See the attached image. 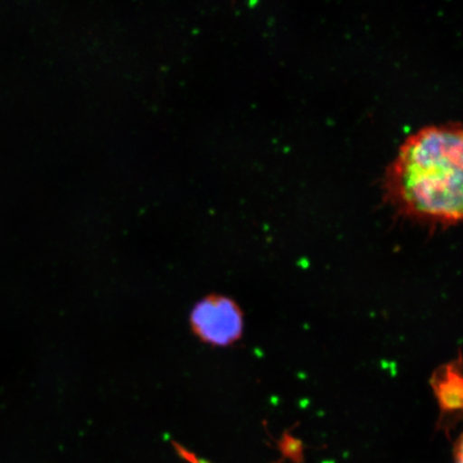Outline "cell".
<instances>
[{
	"instance_id": "cell-1",
	"label": "cell",
	"mask_w": 463,
	"mask_h": 463,
	"mask_svg": "<svg viewBox=\"0 0 463 463\" xmlns=\"http://www.w3.org/2000/svg\"><path fill=\"white\" fill-rule=\"evenodd\" d=\"M383 189L405 217L463 222V124L430 126L410 136L387 166Z\"/></svg>"
},
{
	"instance_id": "cell-4",
	"label": "cell",
	"mask_w": 463,
	"mask_h": 463,
	"mask_svg": "<svg viewBox=\"0 0 463 463\" xmlns=\"http://www.w3.org/2000/svg\"><path fill=\"white\" fill-rule=\"evenodd\" d=\"M455 458L457 463H463V432L455 445Z\"/></svg>"
},
{
	"instance_id": "cell-3",
	"label": "cell",
	"mask_w": 463,
	"mask_h": 463,
	"mask_svg": "<svg viewBox=\"0 0 463 463\" xmlns=\"http://www.w3.org/2000/svg\"><path fill=\"white\" fill-rule=\"evenodd\" d=\"M431 387L441 412L439 428L449 433L463 420V363H450L437 370Z\"/></svg>"
},
{
	"instance_id": "cell-2",
	"label": "cell",
	"mask_w": 463,
	"mask_h": 463,
	"mask_svg": "<svg viewBox=\"0 0 463 463\" xmlns=\"http://www.w3.org/2000/svg\"><path fill=\"white\" fill-rule=\"evenodd\" d=\"M189 323L191 332L201 343L213 347H228L241 339L245 317L234 299L212 294L194 305Z\"/></svg>"
}]
</instances>
